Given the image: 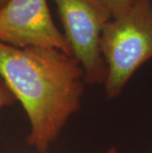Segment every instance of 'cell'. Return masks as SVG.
Masks as SVG:
<instances>
[{
    "label": "cell",
    "instance_id": "6da1fadb",
    "mask_svg": "<svg viewBox=\"0 0 152 153\" xmlns=\"http://www.w3.org/2000/svg\"><path fill=\"white\" fill-rule=\"evenodd\" d=\"M0 78L28 116L29 145L46 153L81 108L82 67L72 55L56 48L0 43Z\"/></svg>",
    "mask_w": 152,
    "mask_h": 153
},
{
    "label": "cell",
    "instance_id": "7a4b0ae2",
    "mask_svg": "<svg viewBox=\"0 0 152 153\" xmlns=\"http://www.w3.org/2000/svg\"><path fill=\"white\" fill-rule=\"evenodd\" d=\"M101 51L107 66L106 95L116 99L138 68L152 59V2L134 0L106 23Z\"/></svg>",
    "mask_w": 152,
    "mask_h": 153
},
{
    "label": "cell",
    "instance_id": "3957f363",
    "mask_svg": "<svg viewBox=\"0 0 152 153\" xmlns=\"http://www.w3.org/2000/svg\"><path fill=\"white\" fill-rule=\"evenodd\" d=\"M72 56L84 72L85 83L105 84L107 66L101 51L104 26L112 18L101 0H53Z\"/></svg>",
    "mask_w": 152,
    "mask_h": 153
},
{
    "label": "cell",
    "instance_id": "277c9868",
    "mask_svg": "<svg viewBox=\"0 0 152 153\" xmlns=\"http://www.w3.org/2000/svg\"><path fill=\"white\" fill-rule=\"evenodd\" d=\"M0 43L16 48H50L72 55L57 29L47 0H8L0 8Z\"/></svg>",
    "mask_w": 152,
    "mask_h": 153
},
{
    "label": "cell",
    "instance_id": "5b68a950",
    "mask_svg": "<svg viewBox=\"0 0 152 153\" xmlns=\"http://www.w3.org/2000/svg\"><path fill=\"white\" fill-rule=\"evenodd\" d=\"M101 1L111 13L112 17H116L127 10L134 0H101Z\"/></svg>",
    "mask_w": 152,
    "mask_h": 153
},
{
    "label": "cell",
    "instance_id": "8992f818",
    "mask_svg": "<svg viewBox=\"0 0 152 153\" xmlns=\"http://www.w3.org/2000/svg\"><path fill=\"white\" fill-rule=\"evenodd\" d=\"M15 97L4 83L0 84V110L14 103Z\"/></svg>",
    "mask_w": 152,
    "mask_h": 153
},
{
    "label": "cell",
    "instance_id": "52a82bcc",
    "mask_svg": "<svg viewBox=\"0 0 152 153\" xmlns=\"http://www.w3.org/2000/svg\"><path fill=\"white\" fill-rule=\"evenodd\" d=\"M108 153H118V151H117V149H116V148L112 147V148L108 151Z\"/></svg>",
    "mask_w": 152,
    "mask_h": 153
},
{
    "label": "cell",
    "instance_id": "ba28073f",
    "mask_svg": "<svg viewBox=\"0 0 152 153\" xmlns=\"http://www.w3.org/2000/svg\"><path fill=\"white\" fill-rule=\"evenodd\" d=\"M8 1V0H0V8H1L2 7V6L3 5H4L5 4V3L6 2H7Z\"/></svg>",
    "mask_w": 152,
    "mask_h": 153
},
{
    "label": "cell",
    "instance_id": "9c48e42d",
    "mask_svg": "<svg viewBox=\"0 0 152 153\" xmlns=\"http://www.w3.org/2000/svg\"><path fill=\"white\" fill-rule=\"evenodd\" d=\"M2 83V80H1V78H0V84H1Z\"/></svg>",
    "mask_w": 152,
    "mask_h": 153
},
{
    "label": "cell",
    "instance_id": "30bf717a",
    "mask_svg": "<svg viewBox=\"0 0 152 153\" xmlns=\"http://www.w3.org/2000/svg\"><path fill=\"white\" fill-rule=\"evenodd\" d=\"M151 2H152V0H151Z\"/></svg>",
    "mask_w": 152,
    "mask_h": 153
}]
</instances>
